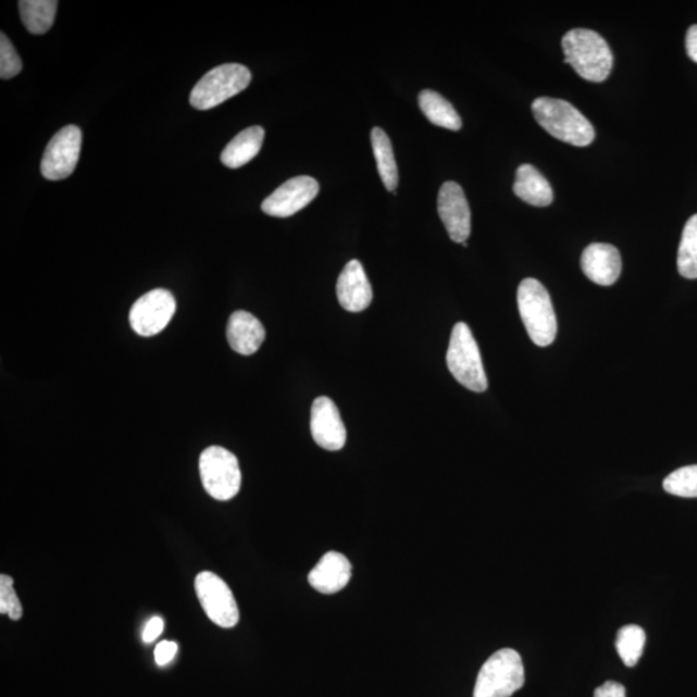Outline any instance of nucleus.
<instances>
[{
    "label": "nucleus",
    "instance_id": "obj_11",
    "mask_svg": "<svg viewBox=\"0 0 697 697\" xmlns=\"http://www.w3.org/2000/svg\"><path fill=\"white\" fill-rule=\"evenodd\" d=\"M320 185L310 176H298L282 184L261 204L269 216L289 217L306 209L319 196Z\"/></svg>",
    "mask_w": 697,
    "mask_h": 697
},
{
    "label": "nucleus",
    "instance_id": "obj_20",
    "mask_svg": "<svg viewBox=\"0 0 697 697\" xmlns=\"http://www.w3.org/2000/svg\"><path fill=\"white\" fill-rule=\"evenodd\" d=\"M419 105L427 121L436 126L451 130L461 129L462 121L457 110L438 92L424 89L419 95Z\"/></svg>",
    "mask_w": 697,
    "mask_h": 697
},
{
    "label": "nucleus",
    "instance_id": "obj_19",
    "mask_svg": "<svg viewBox=\"0 0 697 697\" xmlns=\"http://www.w3.org/2000/svg\"><path fill=\"white\" fill-rule=\"evenodd\" d=\"M514 195L531 206L547 207L553 202V189L534 165L522 164L516 170Z\"/></svg>",
    "mask_w": 697,
    "mask_h": 697
},
{
    "label": "nucleus",
    "instance_id": "obj_5",
    "mask_svg": "<svg viewBox=\"0 0 697 697\" xmlns=\"http://www.w3.org/2000/svg\"><path fill=\"white\" fill-rule=\"evenodd\" d=\"M524 685L521 655L512 648L495 652L481 668L473 697H510Z\"/></svg>",
    "mask_w": 697,
    "mask_h": 697
},
{
    "label": "nucleus",
    "instance_id": "obj_26",
    "mask_svg": "<svg viewBox=\"0 0 697 697\" xmlns=\"http://www.w3.org/2000/svg\"><path fill=\"white\" fill-rule=\"evenodd\" d=\"M15 582L9 575L0 576V613L9 615L11 620L17 621L23 617V605H21L15 588Z\"/></svg>",
    "mask_w": 697,
    "mask_h": 697
},
{
    "label": "nucleus",
    "instance_id": "obj_9",
    "mask_svg": "<svg viewBox=\"0 0 697 697\" xmlns=\"http://www.w3.org/2000/svg\"><path fill=\"white\" fill-rule=\"evenodd\" d=\"M176 312V300L167 289L155 288L134 303L130 327L137 335L150 337L162 333Z\"/></svg>",
    "mask_w": 697,
    "mask_h": 697
},
{
    "label": "nucleus",
    "instance_id": "obj_17",
    "mask_svg": "<svg viewBox=\"0 0 697 697\" xmlns=\"http://www.w3.org/2000/svg\"><path fill=\"white\" fill-rule=\"evenodd\" d=\"M265 328L251 313L238 310L227 322L226 337L231 348L241 356H252L265 341Z\"/></svg>",
    "mask_w": 697,
    "mask_h": 697
},
{
    "label": "nucleus",
    "instance_id": "obj_18",
    "mask_svg": "<svg viewBox=\"0 0 697 697\" xmlns=\"http://www.w3.org/2000/svg\"><path fill=\"white\" fill-rule=\"evenodd\" d=\"M265 130L259 126L241 130L226 145L221 153V162L227 169L237 170L251 162L260 153L264 144Z\"/></svg>",
    "mask_w": 697,
    "mask_h": 697
},
{
    "label": "nucleus",
    "instance_id": "obj_15",
    "mask_svg": "<svg viewBox=\"0 0 697 697\" xmlns=\"http://www.w3.org/2000/svg\"><path fill=\"white\" fill-rule=\"evenodd\" d=\"M582 269L596 285L612 286L621 274L620 252L612 245L593 244L582 254Z\"/></svg>",
    "mask_w": 697,
    "mask_h": 697
},
{
    "label": "nucleus",
    "instance_id": "obj_27",
    "mask_svg": "<svg viewBox=\"0 0 697 697\" xmlns=\"http://www.w3.org/2000/svg\"><path fill=\"white\" fill-rule=\"evenodd\" d=\"M21 71H23V61H21L9 37L2 33V38H0V78L11 79L16 77Z\"/></svg>",
    "mask_w": 697,
    "mask_h": 697
},
{
    "label": "nucleus",
    "instance_id": "obj_21",
    "mask_svg": "<svg viewBox=\"0 0 697 697\" xmlns=\"http://www.w3.org/2000/svg\"><path fill=\"white\" fill-rule=\"evenodd\" d=\"M58 5L54 0H21L20 15L27 32L41 36L50 30L57 17Z\"/></svg>",
    "mask_w": 697,
    "mask_h": 697
},
{
    "label": "nucleus",
    "instance_id": "obj_13",
    "mask_svg": "<svg viewBox=\"0 0 697 697\" xmlns=\"http://www.w3.org/2000/svg\"><path fill=\"white\" fill-rule=\"evenodd\" d=\"M310 432L316 445L327 451H339L347 441V430L339 409L328 397L316 398L310 412Z\"/></svg>",
    "mask_w": 697,
    "mask_h": 697
},
{
    "label": "nucleus",
    "instance_id": "obj_10",
    "mask_svg": "<svg viewBox=\"0 0 697 697\" xmlns=\"http://www.w3.org/2000/svg\"><path fill=\"white\" fill-rule=\"evenodd\" d=\"M82 148V130L66 126L59 130L47 145L40 172L50 182H60L73 174L77 167Z\"/></svg>",
    "mask_w": 697,
    "mask_h": 697
},
{
    "label": "nucleus",
    "instance_id": "obj_7",
    "mask_svg": "<svg viewBox=\"0 0 697 697\" xmlns=\"http://www.w3.org/2000/svg\"><path fill=\"white\" fill-rule=\"evenodd\" d=\"M251 72L244 65L225 64L212 69L197 83L190 103L197 110H210L237 96L250 85Z\"/></svg>",
    "mask_w": 697,
    "mask_h": 697
},
{
    "label": "nucleus",
    "instance_id": "obj_3",
    "mask_svg": "<svg viewBox=\"0 0 697 697\" xmlns=\"http://www.w3.org/2000/svg\"><path fill=\"white\" fill-rule=\"evenodd\" d=\"M519 309L524 327L537 347H549L557 336V316L550 295L540 282L527 278L519 287Z\"/></svg>",
    "mask_w": 697,
    "mask_h": 697
},
{
    "label": "nucleus",
    "instance_id": "obj_29",
    "mask_svg": "<svg viewBox=\"0 0 697 697\" xmlns=\"http://www.w3.org/2000/svg\"><path fill=\"white\" fill-rule=\"evenodd\" d=\"M595 697H626V692L621 683L607 681L596 689Z\"/></svg>",
    "mask_w": 697,
    "mask_h": 697
},
{
    "label": "nucleus",
    "instance_id": "obj_30",
    "mask_svg": "<svg viewBox=\"0 0 697 697\" xmlns=\"http://www.w3.org/2000/svg\"><path fill=\"white\" fill-rule=\"evenodd\" d=\"M163 627L164 623L162 618L155 617L153 619H150L142 633L144 642L150 644V642L155 640L163 633Z\"/></svg>",
    "mask_w": 697,
    "mask_h": 697
},
{
    "label": "nucleus",
    "instance_id": "obj_23",
    "mask_svg": "<svg viewBox=\"0 0 697 697\" xmlns=\"http://www.w3.org/2000/svg\"><path fill=\"white\" fill-rule=\"evenodd\" d=\"M679 272L682 277L697 279V215L687 221L679 250Z\"/></svg>",
    "mask_w": 697,
    "mask_h": 697
},
{
    "label": "nucleus",
    "instance_id": "obj_1",
    "mask_svg": "<svg viewBox=\"0 0 697 697\" xmlns=\"http://www.w3.org/2000/svg\"><path fill=\"white\" fill-rule=\"evenodd\" d=\"M565 59L580 77L589 82H603L612 71L613 57L610 46L598 33L589 29H574L562 39Z\"/></svg>",
    "mask_w": 697,
    "mask_h": 697
},
{
    "label": "nucleus",
    "instance_id": "obj_24",
    "mask_svg": "<svg viewBox=\"0 0 697 697\" xmlns=\"http://www.w3.org/2000/svg\"><path fill=\"white\" fill-rule=\"evenodd\" d=\"M646 633L638 625H625L618 633L617 648L626 667L633 668L644 654Z\"/></svg>",
    "mask_w": 697,
    "mask_h": 697
},
{
    "label": "nucleus",
    "instance_id": "obj_14",
    "mask_svg": "<svg viewBox=\"0 0 697 697\" xmlns=\"http://www.w3.org/2000/svg\"><path fill=\"white\" fill-rule=\"evenodd\" d=\"M336 293L340 306L348 312H363L371 306L372 288L361 262L351 260L345 265L337 279Z\"/></svg>",
    "mask_w": 697,
    "mask_h": 697
},
{
    "label": "nucleus",
    "instance_id": "obj_25",
    "mask_svg": "<svg viewBox=\"0 0 697 697\" xmlns=\"http://www.w3.org/2000/svg\"><path fill=\"white\" fill-rule=\"evenodd\" d=\"M662 486L668 494L680 498H697V465L683 466L669 474Z\"/></svg>",
    "mask_w": 697,
    "mask_h": 697
},
{
    "label": "nucleus",
    "instance_id": "obj_8",
    "mask_svg": "<svg viewBox=\"0 0 697 697\" xmlns=\"http://www.w3.org/2000/svg\"><path fill=\"white\" fill-rule=\"evenodd\" d=\"M195 588L199 603L212 623L225 630L238 624L237 600L223 578L210 571L200 572L196 577Z\"/></svg>",
    "mask_w": 697,
    "mask_h": 697
},
{
    "label": "nucleus",
    "instance_id": "obj_28",
    "mask_svg": "<svg viewBox=\"0 0 697 697\" xmlns=\"http://www.w3.org/2000/svg\"><path fill=\"white\" fill-rule=\"evenodd\" d=\"M178 646L176 642L163 640L155 647L154 657L158 665L164 667L174 660Z\"/></svg>",
    "mask_w": 697,
    "mask_h": 697
},
{
    "label": "nucleus",
    "instance_id": "obj_2",
    "mask_svg": "<svg viewBox=\"0 0 697 697\" xmlns=\"http://www.w3.org/2000/svg\"><path fill=\"white\" fill-rule=\"evenodd\" d=\"M533 113L537 123L557 140L580 148L595 140V127L568 101L538 98L533 103Z\"/></svg>",
    "mask_w": 697,
    "mask_h": 697
},
{
    "label": "nucleus",
    "instance_id": "obj_4",
    "mask_svg": "<svg viewBox=\"0 0 697 697\" xmlns=\"http://www.w3.org/2000/svg\"><path fill=\"white\" fill-rule=\"evenodd\" d=\"M446 361L453 377L466 389L475 393L487 390V376L478 344L466 323L455 324Z\"/></svg>",
    "mask_w": 697,
    "mask_h": 697
},
{
    "label": "nucleus",
    "instance_id": "obj_16",
    "mask_svg": "<svg viewBox=\"0 0 697 697\" xmlns=\"http://www.w3.org/2000/svg\"><path fill=\"white\" fill-rule=\"evenodd\" d=\"M350 577L349 559L337 551H328L310 571L308 580L309 584L322 595H335L349 584Z\"/></svg>",
    "mask_w": 697,
    "mask_h": 697
},
{
    "label": "nucleus",
    "instance_id": "obj_12",
    "mask_svg": "<svg viewBox=\"0 0 697 697\" xmlns=\"http://www.w3.org/2000/svg\"><path fill=\"white\" fill-rule=\"evenodd\" d=\"M438 213L448 236L457 244H465L472 231V213L461 186L455 182L441 185Z\"/></svg>",
    "mask_w": 697,
    "mask_h": 697
},
{
    "label": "nucleus",
    "instance_id": "obj_22",
    "mask_svg": "<svg viewBox=\"0 0 697 697\" xmlns=\"http://www.w3.org/2000/svg\"><path fill=\"white\" fill-rule=\"evenodd\" d=\"M372 149H374L378 175L386 190L395 192L398 186V167L391 142L384 129L375 127L371 133Z\"/></svg>",
    "mask_w": 697,
    "mask_h": 697
},
{
    "label": "nucleus",
    "instance_id": "obj_6",
    "mask_svg": "<svg viewBox=\"0 0 697 697\" xmlns=\"http://www.w3.org/2000/svg\"><path fill=\"white\" fill-rule=\"evenodd\" d=\"M200 481L206 493L219 501L236 498L241 472L236 455L220 446L206 448L199 458Z\"/></svg>",
    "mask_w": 697,
    "mask_h": 697
},
{
    "label": "nucleus",
    "instance_id": "obj_31",
    "mask_svg": "<svg viewBox=\"0 0 697 697\" xmlns=\"http://www.w3.org/2000/svg\"><path fill=\"white\" fill-rule=\"evenodd\" d=\"M686 50L688 58L697 62V25H693L687 32Z\"/></svg>",
    "mask_w": 697,
    "mask_h": 697
}]
</instances>
